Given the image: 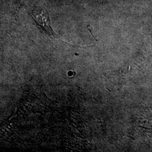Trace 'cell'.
I'll return each mask as SVG.
<instances>
[{
    "label": "cell",
    "instance_id": "cell-1",
    "mask_svg": "<svg viewBox=\"0 0 152 152\" xmlns=\"http://www.w3.org/2000/svg\"><path fill=\"white\" fill-rule=\"evenodd\" d=\"M29 12L32 16L34 21L38 26L45 31H48L52 35L56 36L50 26L48 11L44 7H32L29 9Z\"/></svg>",
    "mask_w": 152,
    "mask_h": 152
}]
</instances>
